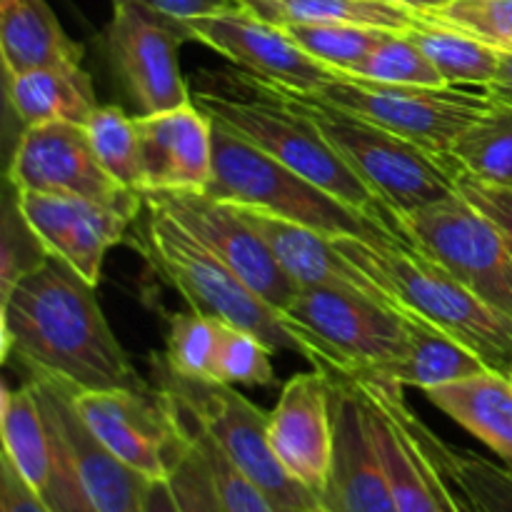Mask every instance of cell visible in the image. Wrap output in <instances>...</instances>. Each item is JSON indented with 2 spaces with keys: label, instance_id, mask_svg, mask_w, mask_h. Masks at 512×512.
I'll return each instance as SVG.
<instances>
[{
  "label": "cell",
  "instance_id": "obj_39",
  "mask_svg": "<svg viewBox=\"0 0 512 512\" xmlns=\"http://www.w3.org/2000/svg\"><path fill=\"white\" fill-rule=\"evenodd\" d=\"M453 458L460 480L483 512H512L510 468L475 453H460V450H455Z\"/></svg>",
  "mask_w": 512,
  "mask_h": 512
},
{
  "label": "cell",
  "instance_id": "obj_23",
  "mask_svg": "<svg viewBox=\"0 0 512 512\" xmlns=\"http://www.w3.org/2000/svg\"><path fill=\"white\" fill-rule=\"evenodd\" d=\"M425 398L488 445L512 470V380L498 370H485L458 383L425 390Z\"/></svg>",
  "mask_w": 512,
  "mask_h": 512
},
{
  "label": "cell",
  "instance_id": "obj_22",
  "mask_svg": "<svg viewBox=\"0 0 512 512\" xmlns=\"http://www.w3.org/2000/svg\"><path fill=\"white\" fill-rule=\"evenodd\" d=\"M5 103L20 128L43 123H88L98 108L93 78L80 65H50L5 75Z\"/></svg>",
  "mask_w": 512,
  "mask_h": 512
},
{
  "label": "cell",
  "instance_id": "obj_47",
  "mask_svg": "<svg viewBox=\"0 0 512 512\" xmlns=\"http://www.w3.org/2000/svg\"><path fill=\"white\" fill-rule=\"evenodd\" d=\"M510 380H512V370H510Z\"/></svg>",
  "mask_w": 512,
  "mask_h": 512
},
{
  "label": "cell",
  "instance_id": "obj_18",
  "mask_svg": "<svg viewBox=\"0 0 512 512\" xmlns=\"http://www.w3.org/2000/svg\"><path fill=\"white\" fill-rule=\"evenodd\" d=\"M43 413L53 420L70 450L80 480L88 490L98 512H145V490L150 480L115 458L98 438L88 430L75 410V385L50 378L43 373H30Z\"/></svg>",
  "mask_w": 512,
  "mask_h": 512
},
{
  "label": "cell",
  "instance_id": "obj_10",
  "mask_svg": "<svg viewBox=\"0 0 512 512\" xmlns=\"http://www.w3.org/2000/svg\"><path fill=\"white\" fill-rule=\"evenodd\" d=\"M398 225L408 245L512 318V248L498 225L458 190L450 198L403 215Z\"/></svg>",
  "mask_w": 512,
  "mask_h": 512
},
{
  "label": "cell",
  "instance_id": "obj_2",
  "mask_svg": "<svg viewBox=\"0 0 512 512\" xmlns=\"http://www.w3.org/2000/svg\"><path fill=\"white\" fill-rule=\"evenodd\" d=\"M193 100L210 118L228 125L255 148L318 183L350 208L403 235L398 218L375 198L373 190L353 173L318 125L285 90L263 83L243 70H198Z\"/></svg>",
  "mask_w": 512,
  "mask_h": 512
},
{
  "label": "cell",
  "instance_id": "obj_33",
  "mask_svg": "<svg viewBox=\"0 0 512 512\" xmlns=\"http://www.w3.org/2000/svg\"><path fill=\"white\" fill-rule=\"evenodd\" d=\"M160 393L168 398L175 420H178L180 428L185 430V435L198 445L203 458L208 460L210 473H213L215 488H218L220 503H223L225 512H278L268 503V498H265V495L260 493V490L255 488L233 463H230L228 455L223 453V448L213 440V435H210L188 410L180 408V403L173 395L165 393V390H160Z\"/></svg>",
  "mask_w": 512,
  "mask_h": 512
},
{
  "label": "cell",
  "instance_id": "obj_11",
  "mask_svg": "<svg viewBox=\"0 0 512 512\" xmlns=\"http://www.w3.org/2000/svg\"><path fill=\"white\" fill-rule=\"evenodd\" d=\"M183 40H190L183 20L153 13L130 0H113L103 45L138 115L163 113L193 100L178 65Z\"/></svg>",
  "mask_w": 512,
  "mask_h": 512
},
{
  "label": "cell",
  "instance_id": "obj_9",
  "mask_svg": "<svg viewBox=\"0 0 512 512\" xmlns=\"http://www.w3.org/2000/svg\"><path fill=\"white\" fill-rule=\"evenodd\" d=\"M313 95L390 133L403 135L445 160H453L450 148L458 135L493 105L485 90L475 93L453 85H390L338 73Z\"/></svg>",
  "mask_w": 512,
  "mask_h": 512
},
{
  "label": "cell",
  "instance_id": "obj_36",
  "mask_svg": "<svg viewBox=\"0 0 512 512\" xmlns=\"http://www.w3.org/2000/svg\"><path fill=\"white\" fill-rule=\"evenodd\" d=\"M273 350L255 338L248 330L233 328L225 323L218 350V368L215 378L225 385H250V388H268L275 383Z\"/></svg>",
  "mask_w": 512,
  "mask_h": 512
},
{
  "label": "cell",
  "instance_id": "obj_19",
  "mask_svg": "<svg viewBox=\"0 0 512 512\" xmlns=\"http://www.w3.org/2000/svg\"><path fill=\"white\" fill-rule=\"evenodd\" d=\"M268 433L283 468L320 500L333 460L328 373L315 368L293 375L268 415Z\"/></svg>",
  "mask_w": 512,
  "mask_h": 512
},
{
  "label": "cell",
  "instance_id": "obj_32",
  "mask_svg": "<svg viewBox=\"0 0 512 512\" xmlns=\"http://www.w3.org/2000/svg\"><path fill=\"white\" fill-rule=\"evenodd\" d=\"M223 320H215L203 313H178L170 318L168 340H165V365L180 378L213 380L218 368L220 338H223Z\"/></svg>",
  "mask_w": 512,
  "mask_h": 512
},
{
  "label": "cell",
  "instance_id": "obj_40",
  "mask_svg": "<svg viewBox=\"0 0 512 512\" xmlns=\"http://www.w3.org/2000/svg\"><path fill=\"white\" fill-rule=\"evenodd\" d=\"M455 190L498 225V230L512 248V185L485 183V180H478L460 170L455 175Z\"/></svg>",
  "mask_w": 512,
  "mask_h": 512
},
{
  "label": "cell",
  "instance_id": "obj_30",
  "mask_svg": "<svg viewBox=\"0 0 512 512\" xmlns=\"http://www.w3.org/2000/svg\"><path fill=\"white\" fill-rule=\"evenodd\" d=\"M290 38L333 73H345L368 58L393 30L353 23H290Z\"/></svg>",
  "mask_w": 512,
  "mask_h": 512
},
{
  "label": "cell",
  "instance_id": "obj_46",
  "mask_svg": "<svg viewBox=\"0 0 512 512\" xmlns=\"http://www.w3.org/2000/svg\"><path fill=\"white\" fill-rule=\"evenodd\" d=\"M313 512H328V510H323V508H318V510H313Z\"/></svg>",
  "mask_w": 512,
  "mask_h": 512
},
{
  "label": "cell",
  "instance_id": "obj_12",
  "mask_svg": "<svg viewBox=\"0 0 512 512\" xmlns=\"http://www.w3.org/2000/svg\"><path fill=\"white\" fill-rule=\"evenodd\" d=\"M143 198L173 215L265 303L280 313L293 303L300 290L298 283L275 260L268 243L250 228L238 205L213 198L205 190H158L143 193Z\"/></svg>",
  "mask_w": 512,
  "mask_h": 512
},
{
  "label": "cell",
  "instance_id": "obj_29",
  "mask_svg": "<svg viewBox=\"0 0 512 512\" xmlns=\"http://www.w3.org/2000/svg\"><path fill=\"white\" fill-rule=\"evenodd\" d=\"M458 170L485 183L512 185V108L493 103L450 148Z\"/></svg>",
  "mask_w": 512,
  "mask_h": 512
},
{
  "label": "cell",
  "instance_id": "obj_27",
  "mask_svg": "<svg viewBox=\"0 0 512 512\" xmlns=\"http://www.w3.org/2000/svg\"><path fill=\"white\" fill-rule=\"evenodd\" d=\"M408 38L428 55L430 63L443 75L445 85H475L485 88L498 70L500 50L483 43L475 35L438 23L428 15H418L413 28L405 30Z\"/></svg>",
  "mask_w": 512,
  "mask_h": 512
},
{
  "label": "cell",
  "instance_id": "obj_21",
  "mask_svg": "<svg viewBox=\"0 0 512 512\" xmlns=\"http://www.w3.org/2000/svg\"><path fill=\"white\" fill-rule=\"evenodd\" d=\"M240 215L248 220L250 228L268 243L270 253L275 255L285 273L298 283V288H338L350 293L368 295L380 300L390 308L400 310L388 290L380 288L370 280L363 270L355 268L343 253L333 245V238L320 235L305 225L285 220L280 215L265 213V210L238 205ZM405 313V310H400Z\"/></svg>",
  "mask_w": 512,
  "mask_h": 512
},
{
  "label": "cell",
  "instance_id": "obj_28",
  "mask_svg": "<svg viewBox=\"0 0 512 512\" xmlns=\"http://www.w3.org/2000/svg\"><path fill=\"white\" fill-rule=\"evenodd\" d=\"M240 5L275 25L353 23L408 30L418 20V13L388 0H240Z\"/></svg>",
  "mask_w": 512,
  "mask_h": 512
},
{
  "label": "cell",
  "instance_id": "obj_24",
  "mask_svg": "<svg viewBox=\"0 0 512 512\" xmlns=\"http://www.w3.org/2000/svg\"><path fill=\"white\" fill-rule=\"evenodd\" d=\"M0 58L5 75L80 65L83 45L65 33L48 0H0Z\"/></svg>",
  "mask_w": 512,
  "mask_h": 512
},
{
  "label": "cell",
  "instance_id": "obj_4",
  "mask_svg": "<svg viewBox=\"0 0 512 512\" xmlns=\"http://www.w3.org/2000/svg\"><path fill=\"white\" fill-rule=\"evenodd\" d=\"M205 193L280 215L328 238H355L370 245L405 243L390 225L350 208L218 120H213V178Z\"/></svg>",
  "mask_w": 512,
  "mask_h": 512
},
{
  "label": "cell",
  "instance_id": "obj_14",
  "mask_svg": "<svg viewBox=\"0 0 512 512\" xmlns=\"http://www.w3.org/2000/svg\"><path fill=\"white\" fill-rule=\"evenodd\" d=\"M190 40L208 45L243 73L293 93H318L335 73L310 58L283 25L235 5L220 13L185 20Z\"/></svg>",
  "mask_w": 512,
  "mask_h": 512
},
{
  "label": "cell",
  "instance_id": "obj_31",
  "mask_svg": "<svg viewBox=\"0 0 512 512\" xmlns=\"http://www.w3.org/2000/svg\"><path fill=\"white\" fill-rule=\"evenodd\" d=\"M85 133L110 178L140 193V135L135 115H128L120 105H98L85 123Z\"/></svg>",
  "mask_w": 512,
  "mask_h": 512
},
{
  "label": "cell",
  "instance_id": "obj_43",
  "mask_svg": "<svg viewBox=\"0 0 512 512\" xmlns=\"http://www.w3.org/2000/svg\"><path fill=\"white\" fill-rule=\"evenodd\" d=\"M483 90L493 103L512 108V48L500 50L498 70H495L493 80Z\"/></svg>",
  "mask_w": 512,
  "mask_h": 512
},
{
  "label": "cell",
  "instance_id": "obj_16",
  "mask_svg": "<svg viewBox=\"0 0 512 512\" xmlns=\"http://www.w3.org/2000/svg\"><path fill=\"white\" fill-rule=\"evenodd\" d=\"M75 410L90 433L148 480L168 478L173 418L158 388L73 390Z\"/></svg>",
  "mask_w": 512,
  "mask_h": 512
},
{
  "label": "cell",
  "instance_id": "obj_15",
  "mask_svg": "<svg viewBox=\"0 0 512 512\" xmlns=\"http://www.w3.org/2000/svg\"><path fill=\"white\" fill-rule=\"evenodd\" d=\"M8 183L20 193L78 195L108 203L133 193L115 183L95 158L85 125L63 120L20 130L8 165Z\"/></svg>",
  "mask_w": 512,
  "mask_h": 512
},
{
  "label": "cell",
  "instance_id": "obj_8",
  "mask_svg": "<svg viewBox=\"0 0 512 512\" xmlns=\"http://www.w3.org/2000/svg\"><path fill=\"white\" fill-rule=\"evenodd\" d=\"M155 388L165 390L188 410L223 448L230 463L268 498L278 512H313L320 500L313 490L293 478L270 445L268 415L250 403L235 385L213 380L180 378L160 355L150 358Z\"/></svg>",
  "mask_w": 512,
  "mask_h": 512
},
{
  "label": "cell",
  "instance_id": "obj_26",
  "mask_svg": "<svg viewBox=\"0 0 512 512\" xmlns=\"http://www.w3.org/2000/svg\"><path fill=\"white\" fill-rule=\"evenodd\" d=\"M0 433H3V458L13 463L20 478L40 493L53 468V443L33 385L18 390L3 388L0 398Z\"/></svg>",
  "mask_w": 512,
  "mask_h": 512
},
{
  "label": "cell",
  "instance_id": "obj_1",
  "mask_svg": "<svg viewBox=\"0 0 512 512\" xmlns=\"http://www.w3.org/2000/svg\"><path fill=\"white\" fill-rule=\"evenodd\" d=\"M3 363L65 380L78 390L150 388L130 363L83 275L48 258L0 298Z\"/></svg>",
  "mask_w": 512,
  "mask_h": 512
},
{
  "label": "cell",
  "instance_id": "obj_37",
  "mask_svg": "<svg viewBox=\"0 0 512 512\" xmlns=\"http://www.w3.org/2000/svg\"><path fill=\"white\" fill-rule=\"evenodd\" d=\"M428 18L475 35L498 50L512 48V0H448Z\"/></svg>",
  "mask_w": 512,
  "mask_h": 512
},
{
  "label": "cell",
  "instance_id": "obj_45",
  "mask_svg": "<svg viewBox=\"0 0 512 512\" xmlns=\"http://www.w3.org/2000/svg\"><path fill=\"white\" fill-rule=\"evenodd\" d=\"M388 3L400 5V8H408L418 15H428V13H435L438 8H443L448 0H388Z\"/></svg>",
  "mask_w": 512,
  "mask_h": 512
},
{
  "label": "cell",
  "instance_id": "obj_6",
  "mask_svg": "<svg viewBox=\"0 0 512 512\" xmlns=\"http://www.w3.org/2000/svg\"><path fill=\"white\" fill-rule=\"evenodd\" d=\"M145 208H148L150 260L163 273V278L183 295L190 310L223 320L233 328L248 330L273 353H295L305 358L303 340L285 323L278 308L265 303L173 215L158 205L145 203Z\"/></svg>",
  "mask_w": 512,
  "mask_h": 512
},
{
  "label": "cell",
  "instance_id": "obj_38",
  "mask_svg": "<svg viewBox=\"0 0 512 512\" xmlns=\"http://www.w3.org/2000/svg\"><path fill=\"white\" fill-rule=\"evenodd\" d=\"M48 258L40 240L35 238L30 225L25 223L23 213L18 208V198L15 190L5 198V213H3V248H0V298L13 290V285L38 268L43 260Z\"/></svg>",
  "mask_w": 512,
  "mask_h": 512
},
{
  "label": "cell",
  "instance_id": "obj_5",
  "mask_svg": "<svg viewBox=\"0 0 512 512\" xmlns=\"http://www.w3.org/2000/svg\"><path fill=\"white\" fill-rule=\"evenodd\" d=\"M285 93L398 220L455 195V175L460 170L453 160L438 158L403 135L335 108L313 93Z\"/></svg>",
  "mask_w": 512,
  "mask_h": 512
},
{
  "label": "cell",
  "instance_id": "obj_42",
  "mask_svg": "<svg viewBox=\"0 0 512 512\" xmlns=\"http://www.w3.org/2000/svg\"><path fill=\"white\" fill-rule=\"evenodd\" d=\"M130 3H138L143 8L153 10V13L168 15L175 20H193L203 18V15L220 13V10H228L240 5V0H130Z\"/></svg>",
  "mask_w": 512,
  "mask_h": 512
},
{
  "label": "cell",
  "instance_id": "obj_34",
  "mask_svg": "<svg viewBox=\"0 0 512 512\" xmlns=\"http://www.w3.org/2000/svg\"><path fill=\"white\" fill-rule=\"evenodd\" d=\"M163 395V393H160ZM165 398V395H163ZM168 403V398H165ZM170 418H173V443L168 448V483L173 488L175 500H178L183 512H225L220 503L218 488H215L213 473H210L208 460L198 450V445L185 435L180 423L175 420L173 408H170Z\"/></svg>",
  "mask_w": 512,
  "mask_h": 512
},
{
  "label": "cell",
  "instance_id": "obj_13",
  "mask_svg": "<svg viewBox=\"0 0 512 512\" xmlns=\"http://www.w3.org/2000/svg\"><path fill=\"white\" fill-rule=\"evenodd\" d=\"M25 223L45 253L63 260L98 288L110 248L123 243L130 223L138 218L143 193H128L120 200H90L78 195H45L15 190Z\"/></svg>",
  "mask_w": 512,
  "mask_h": 512
},
{
  "label": "cell",
  "instance_id": "obj_7",
  "mask_svg": "<svg viewBox=\"0 0 512 512\" xmlns=\"http://www.w3.org/2000/svg\"><path fill=\"white\" fill-rule=\"evenodd\" d=\"M283 318L305 345V360L323 373L358 378L403 358L410 313L338 288H300Z\"/></svg>",
  "mask_w": 512,
  "mask_h": 512
},
{
  "label": "cell",
  "instance_id": "obj_25",
  "mask_svg": "<svg viewBox=\"0 0 512 512\" xmlns=\"http://www.w3.org/2000/svg\"><path fill=\"white\" fill-rule=\"evenodd\" d=\"M485 370L493 368H488V363L480 360L473 350L460 345L450 335L440 333L438 328L428 325L425 320L410 315L408 353L353 380L388 378L400 383L403 388H420L425 393V390L438 388V385L473 378V375L485 373Z\"/></svg>",
  "mask_w": 512,
  "mask_h": 512
},
{
  "label": "cell",
  "instance_id": "obj_17",
  "mask_svg": "<svg viewBox=\"0 0 512 512\" xmlns=\"http://www.w3.org/2000/svg\"><path fill=\"white\" fill-rule=\"evenodd\" d=\"M330 378L333 460L320 508L328 512H398L383 463L370 435L358 385L340 373Z\"/></svg>",
  "mask_w": 512,
  "mask_h": 512
},
{
  "label": "cell",
  "instance_id": "obj_20",
  "mask_svg": "<svg viewBox=\"0 0 512 512\" xmlns=\"http://www.w3.org/2000/svg\"><path fill=\"white\" fill-rule=\"evenodd\" d=\"M140 193L205 190L213 178V120L195 100L163 113L135 115Z\"/></svg>",
  "mask_w": 512,
  "mask_h": 512
},
{
  "label": "cell",
  "instance_id": "obj_35",
  "mask_svg": "<svg viewBox=\"0 0 512 512\" xmlns=\"http://www.w3.org/2000/svg\"><path fill=\"white\" fill-rule=\"evenodd\" d=\"M338 75H353V78L390 85H435V88L445 85L443 75L435 70L428 55L408 38L405 30H393L368 58Z\"/></svg>",
  "mask_w": 512,
  "mask_h": 512
},
{
  "label": "cell",
  "instance_id": "obj_44",
  "mask_svg": "<svg viewBox=\"0 0 512 512\" xmlns=\"http://www.w3.org/2000/svg\"><path fill=\"white\" fill-rule=\"evenodd\" d=\"M145 512H183L175 500L168 478L150 480L145 490Z\"/></svg>",
  "mask_w": 512,
  "mask_h": 512
},
{
  "label": "cell",
  "instance_id": "obj_41",
  "mask_svg": "<svg viewBox=\"0 0 512 512\" xmlns=\"http://www.w3.org/2000/svg\"><path fill=\"white\" fill-rule=\"evenodd\" d=\"M0 512H50L8 458L0 465Z\"/></svg>",
  "mask_w": 512,
  "mask_h": 512
},
{
  "label": "cell",
  "instance_id": "obj_3",
  "mask_svg": "<svg viewBox=\"0 0 512 512\" xmlns=\"http://www.w3.org/2000/svg\"><path fill=\"white\" fill-rule=\"evenodd\" d=\"M333 245L388 290L400 310L458 340L488 368L510 375L512 318L480 300L443 265L408 243L370 245L355 238H333Z\"/></svg>",
  "mask_w": 512,
  "mask_h": 512
}]
</instances>
